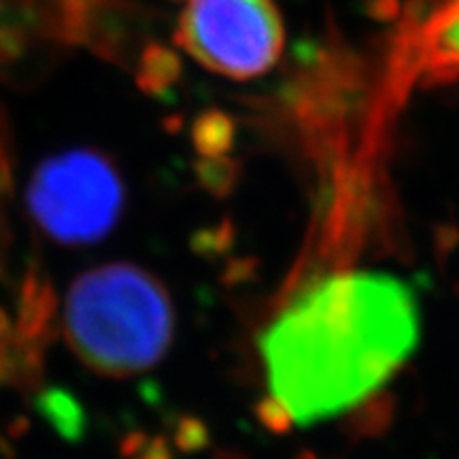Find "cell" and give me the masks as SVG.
<instances>
[{
	"label": "cell",
	"mask_w": 459,
	"mask_h": 459,
	"mask_svg": "<svg viewBox=\"0 0 459 459\" xmlns=\"http://www.w3.org/2000/svg\"><path fill=\"white\" fill-rule=\"evenodd\" d=\"M412 291L387 274H341L302 294L264 334L274 398L300 426L351 409L415 349Z\"/></svg>",
	"instance_id": "6da1fadb"
},
{
	"label": "cell",
	"mask_w": 459,
	"mask_h": 459,
	"mask_svg": "<svg viewBox=\"0 0 459 459\" xmlns=\"http://www.w3.org/2000/svg\"><path fill=\"white\" fill-rule=\"evenodd\" d=\"M175 317L164 285L128 262L105 264L74 279L65 332L77 358L94 372L128 377L149 370L172 342Z\"/></svg>",
	"instance_id": "7a4b0ae2"
},
{
	"label": "cell",
	"mask_w": 459,
	"mask_h": 459,
	"mask_svg": "<svg viewBox=\"0 0 459 459\" xmlns=\"http://www.w3.org/2000/svg\"><path fill=\"white\" fill-rule=\"evenodd\" d=\"M122 175L105 153L71 149L37 166L26 189L32 220L62 245L105 238L124 211Z\"/></svg>",
	"instance_id": "3957f363"
},
{
	"label": "cell",
	"mask_w": 459,
	"mask_h": 459,
	"mask_svg": "<svg viewBox=\"0 0 459 459\" xmlns=\"http://www.w3.org/2000/svg\"><path fill=\"white\" fill-rule=\"evenodd\" d=\"M175 41L209 71L254 79L279 60L285 30L273 0H187Z\"/></svg>",
	"instance_id": "277c9868"
},
{
	"label": "cell",
	"mask_w": 459,
	"mask_h": 459,
	"mask_svg": "<svg viewBox=\"0 0 459 459\" xmlns=\"http://www.w3.org/2000/svg\"><path fill=\"white\" fill-rule=\"evenodd\" d=\"M56 298L49 281L39 271H28L17 307V334L22 341L41 344L51 334Z\"/></svg>",
	"instance_id": "5b68a950"
},
{
	"label": "cell",
	"mask_w": 459,
	"mask_h": 459,
	"mask_svg": "<svg viewBox=\"0 0 459 459\" xmlns=\"http://www.w3.org/2000/svg\"><path fill=\"white\" fill-rule=\"evenodd\" d=\"M34 409L66 443H82L88 417L83 404L65 387H48L34 395Z\"/></svg>",
	"instance_id": "8992f818"
},
{
	"label": "cell",
	"mask_w": 459,
	"mask_h": 459,
	"mask_svg": "<svg viewBox=\"0 0 459 459\" xmlns=\"http://www.w3.org/2000/svg\"><path fill=\"white\" fill-rule=\"evenodd\" d=\"M181 74V60L175 51L158 43H149L136 66V85L149 96H160L169 90Z\"/></svg>",
	"instance_id": "52a82bcc"
},
{
	"label": "cell",
	"mask_w": 459,
	"mask_h": 459,
	"mask_svg": "<svg viewBox=\"0 0 459 459\" xmlns=\"http://www.w3.org/2000/svg\"><path fill=\"white\" fill-rule=\"evenodd\" d=\"M394 415V398L389 394H377L368 395L361 400L355 411L349 412L347 421H344V429L351 436H378L392 426Z\"/></svg>",
	"instance_id": "ba28073f"
},
{
	"label": "cell",
	"mask_w": 459,
	"mask_h": 459,
	"mask_svg": "<svg viewBox=\"0 0 459 459\" xmlns=\"http://www.w3.org/2000/svg\"><path fill=\"white\" fill-rule=\"evenodd\" d=\"M194 143L198 152L209 156V153H221L230 145V126L226 117L220 113H206L194 126Z\"/></svg>",
	"instance_id": "9c48e42d"
},
{
	"label": "cell",
	"mask_w": 459,
	"mask_h": 459,
	"mask_svg": "<svg viewBox=\"0 0 459 459\" xmlns=\"http://www.w3.org/2000/svg\"><path fill=\"white\" fill-rule=\"evenodd\" d=\"M198 179L215 196H226L234 186V166L226 160H204L196 164Z\"/></svg>",
	"instance_id": "30bf717a"
},
{
	"label": "cell",
	"mask_w": 459,
	"mask_h": 459,
	"mask_svg": "<svg viewBox=\"0 0 459 459\" xmlns=\"http://www.w3.org/2000/svg\"><path fill=\"white\" fill-rule=\"evenodd\" d=\"M124 455L128 459H175L170 443L164 436L147 438L145 434H130L122 445Z\"/></svg>",
	"instance_id": "8fae6325"
},
{
	"label": "cell",
	"mask_w": 459,
	"mask_h": 459,
	"mask_svg": "<svg viewBox=\"0 0 459 459\" xmlns=\"http://www.w3.org/2000/svg\"><path fill=\"white\" fill-rule=\"evenodd\" d=\"M255 417L257 421L262 423L268 432L283 436L291 429V423H294V417L287 406L274 395H266L255 404Z\"/></svg>",
	"instance_id": "7c38bea8"
},
{
	"label": "cell",
	"mask_w": 459,
	"mask_h": 459,
	"mask_svg": "<svg viewBox=\"0 0 459 459\" xmlns=\"http://www.w3.org/2000/svg\"><path fill=\"white\" fill-rule=\"evenodd\" d=\"M211 434L198 417H181L175 428V446L183 453H198L209 446Z\"/></svg>",
	"instance_id": "4fadbf2b"
},
{
	"label": "cell",
	"mask_w": 459,
	"mask_h": 459,
	"mask_svg": "<svg viewBox=\"0 0 459 459\" xmlns=\"http://www.w3.org/2000/svg\"><path fill=\"white\" fill-rule=\"evenodd\" d=\"M230 245H232V230H230V223H223V226L215 230H203V232H198L192 240V249L206 257L221 255Z\"/></svg>",
	"instance_id": "5bb4252c"
},
{
	"label": "cell",
	"mask_w": 459,
	"mask_h": 459,
	"mask_svg": "<svg viewBox=\"0 0 459 459\" xmlns=\"http://www.w3.org/2000/svg\"><path fill=\"white\" fill-rule=\"evenodd\" d=\"M9 187H11L9 132H7V122H4L3 117V108H0V228H3L4 200L9 196Z\"/></svg>",
	"instance_id": "9a60e30c"
},
{
	"label": "cell",
	"mask_w": 459,
	"mask_h": 459,
	"mask_svg": "<svg viewBox=\"0 0 459 459\" xmlns=\"http://www.w3.org/2000/svg\"><path fill=\"white\" fill-rule=\"evenodd\" d=\"M26 41L13 26H0V65H11L17 57L24 54Z\"/></svg>",
	"instance_id": "2e32d148"
},
{
	"label": "cell",
	"mask_w": 459,
	"mask_h": 459,
	"mask_svg": "<svg viewBox=\"0 0 459 459\" xmlns=\"http://www.w3.org/2000/svg\"><path fill=\"white\" fill-rule=\"evenodd\" d=\"M9 332H11L9 317H7V313H4L3 308H0V341H4V338L9 336Z\"/></svg>",
	"instance_id": "e0dca14e"
},
{
	"label": "cell",
	"mask_w": 459,
	"mask_h": 459,
	"mask_svg": "<svg viewBox=\"0 0 459 459\" xmlns=\"http://www.w3.org/2000/svg\"><path fill=\"white\" fill-rule=\"evenodd\" d=\"M4 342H7V338H4V341H0V378H3V358H4Z\"/></svg>",
	"instance_id": "ac0fdd59"
},
{
	"label": "cell",
	"mask_w": 459,
	"mask_h": 459,
	"mask_svg": "<svg viewBox=\"0 0 459 459\" xmlns=\"http://www.w3.org/2000/svg\"><path fill=\"white\" fill-rule=\"evenodd\" d=\"M304 459H317V457L311 455V453H307V455H304Z\"/></svg>",
	"instance_id": "d6986e66"
}]
</instances>
